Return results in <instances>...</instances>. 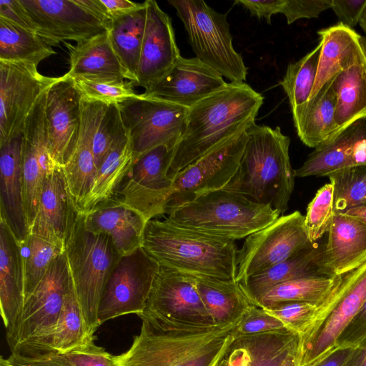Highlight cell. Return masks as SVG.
Wrapping results in <instances>:
<instances>
[{
    "mask_svg": "<svg viewBox=\"0 0 366 366\" xmlns=\"http://www.w3.org/2000/svg\"><path fill=\"white\" fill-rule=\"evenodd\" d=\"M285 330L287 329L280 320L264 309L252 305L237 323L234 335H253Z\"/></svg>",
    "mask_w": 366,
    "mask_h": 366,
    "instance_id": "49",
    "label": "cell"
},
{
    "mask_svg": "<svg viewBox=\"0 0 366 366\" xmlns=\"http://www.w3.org/2000/svg\"><path fill=\"white\" fill-rule=\"evenodd\" d=\"M96 336L87 332L81 309L71 280L56 323L53 348L54 352L64 353L90 342Z\"/></svg>",
    "mask_w": 366,
    "mask_h": 366,
    "instance_id": "40",
    "label": "cell"
},
{
    "mask_svg": "<svg viewBox=\"0 0 366 366\" xmlns=\"http://www.w3.org/2000/svg\"><path fill=\"white\" fill-rule=\"evenodd\" d=\"M318 305L306 302H287L264 309L280 320L290 331L303 336L317 314Z\"/></svg>",
    "mask_w": 366,
    "mask_h": 366,
    "instance_id": "47",
    "label": "cell"
},
{
    "mask_svg": "<svg viewBox=\"0 0 366 366\" xmlns=\"http://www.w3.org/2000/svg\"><path fill=\"white\" fill-rule=\"evenodd\" d=\"M162 330L142 321L119 366H216L234 338L237 323Z\"/></svg>",
    "mask_w": 366,
    "mask_h": 366,
    "instance_id": "4",
    "label": "cell"
},
{
    "mask_svg": "<svg viewBox=\"0 0 366 366\" xmlns=\"http://www.w3.org/2000/svg\"><path fill=\"white\" fill-rule=\"evenodd\" d=\"M338 277L317 275L287 281L272 287L252 303L262 309L287 302L319 305L335 286Z\"/></svg>",
    "mask_w": 366,
    "mask_h": 366,
    "instance_id": "39",
    "label": "cell"
},
{
    "mask_svg": "<svg viewBox=\"0 0 366 366\" xmlns=\"http://www.w3.org/2000/svg\"><path fill=\"white\" fill-rule=\"evenodd\" d=\"M24 302V275L21 245L4 218H0V305L4 327L9 329Z\"/></svg>",
    "mask_w": 366,
    "mask_h": 366,
    "instance_id": "29",
    "label": "cell"
},
{
    "mask_svg": "<svg viewBox=\"0 0 366 366\" xmlns=\"http://www.w3.org/2000/svg\"><path fill=\"white\" fill-rule=\"evenodd\" d=\"M366 261V225L343 212H335L323 247L321 274L343 275Z\"/></svg>",
    "mask_w": 366,
    "mask_h": 366,
    "instance_id": "25",
    "label": "cell"
},
{
    "mask_svg": "<svg viewBox=\"0 0 366 366\" xmlns=\"http://www.w3.org/2000/svg\"><path fill=\"white\" fill-rule=\"evenodd\" d=\"M142 247L162 267L194 276L235 280V242L180 226L169 218L148 221Z\"/></svg>",
    "mask_w": 366,
    "mask_h": 366,
    "instance_id": "3",
    "label": "cell"
},
{
    "mask_svg": "<svg viewBox=\"0 0 366 366\" xmlns=\"http://www.w3.org/2000/svg\"><path fill=\"white\" fill-rule=\"evenodd\" d=\"M138 317L162 330L217 325L197 292L194 276L162 266Z\"/></svg>",
    "mask_w": 366,
    "mask_h": 366,
    "instance_id": "10",
    "label": "cell"
},
{
    "mask_svg": "<svg viewBox=\"0 0 366 366\" xmlns=\"http://www.w3.org/2000/svg\"><path fill=\"white\" fill-rule=\"evenodd\" d=\"M329 179L334 186L335 212L366 204V166L339 172Z\"/></svg>",
    "mask_w": 366,
    "mask_h": 366,
    "instance_id": "43",
    "label": "cell"
},
{
    "mask_svg": "<svg viewBox=\"0 0 366 366\" xmlns=\"http://www.w3.org/2000/svg\"><path fill=\"white\" fill-rule=\"evenodd\" d=\"M21 142L20 135L0 146V217L19 243L29 234L24 207Z\"/></svg>",
    "mask_w": 366,
    "mask_h": 366,
    "instance_id": "28",
    "label": "cell"
},
{
    "mask_svg": "<svg viewBox=\"0 0 366 366\" xmlns=\"http://www.w3.org/2000/svg\"><path fill=\"white\" fill-rule=\"evenodd\" d=\"M134 153L126 130L113 143L97 168L89 192L80 211L86 212L113 197L128 174Z\"/></svg>",
    "mask_w": 366,
    "mask_h": 366,
    "instance_id": "35",
    "label": "cell"
},
{
    "mask_svg": "<svg viewBox=\"0 0 366 366\" xmlns=\"http://www.w3.org/2000/svg\"><path fill=\"white\" fill-rule=\"evenodd\" d=\"M334 199V186L330 182L317 191L308 204L305 224L312 243H316L329 232L335 213Z\"/></svg>",
    "mask_w": 366,
    "mask_h": 366,
    "instance_id": "44",
    "label": "cell"
},
{
    "mask_svg": "<svg viewBox=\"0 0 366 366\" xmlns=\"http://www.w3.org/2000/svg\"><path fill=\"white\" fill-rule=\"evenodd\" d=\"M322 42L300 60L290 63L280 82L286 93L291 110L308 102L315 84Z\"/></svg>",
    "mask_w": 366,
    "mask_h": 366,
    "instance_id": "42",
    "label": "cell"
},
{
    "mask_svg": "<svg viewBox=\"0 0 366 366\" xmlns=\"http://www.w3.org/2000/svg\"><path fill=\"white\" fill-rule=\"evenodd\" d=\"M332 0H285L281 14L286 17L288 24L298 19L317 18L331 8Z\"/></svg>",
    "mask_w": 366,
    "mask_h": 366,
    "instance_id": "50",
    "label": "cell"
},
{
    "mask_svg": "<svg viewBox=\"0 0 366 366\" xmlns=\"http://www.w3.org/2000/svg\"><path fill=\"white\" fill-rule=\"evenodd\" d=\"M69 51L70 78L124 81L122 64L112 46L108 31L71 44L63 42Z\"/></svg>",
    "mask_w": 366,
    "mask_h": 366,
    "instance_id": "30",
    "label": "cell"
},
{
    "mask_svg": "<svg viewBox=\"0 0 366 366\" xmlns=\"http://www.w3.org/2000/svg\"><path fill=\"white\" fill-rule=\"evenodd\" d=\"M147 19L146 1L139 9L112 19L108 34L122 64L125 79L133 84L137 80L142 44Z\"/></svg>",
    "mask_w": 366,
    "mask_h": 366,
    "instance_id": "37",
    "label": "cell"
},
{
    "mask_svg": "<svg viewBox=\"0 0 366 366\" xmlns=\"http://www.w3.org/2000/svg\"><path fill=\"white\" fill-rule=\"evenodd\" d=\"M359 24L366 34V6L362 14Z\"/></svg>",
    "mask_w": 366,
    "mask_h": 366,
    "instance_id": "60",
    "label": "cell"
},
{
    "mask_svg": "<svg viewBox=\"0 0 366 366\" xmlns=\"http://www.w3.org/2000/svg\"><path fill=\"white\" fill-rule=\"evenodd\" d=\"M71 283L64 251L53 261L34 291L25 300L12 326L6 330L11 353L35 355L54 351L56 323Z\"/></svg>",
    "mask_w": 366,
    "mask_h": 366,
    "instance_id": "6",
    "label": "cell"
},
{
    "mask_svg": "<svg viewBox=\"0 0 366 366\" xmlns=\"http://www.w3.org/2000/svg\"><path fill=\"white\" fill-rule=\"evenodd\" d=\"M56 355L69 366H119L117 355L90 342L68 352Z\"/></svg>",
    "mask_w": 366,
    "mask_h": 366,
    "instance_id": "48",
    "label": "cell"
},
{
    "mask_svg": "<svg viewBox=\"0 0 366 366\" xmlns=\"http://www.w3.org/2000/svg\"><path fill=\"white\" fill-rule=\"evenodd\" d=\"M0 17L23 29L36 31V26L20 0H0Z\"/></svg>",
    "mask_w": 366,
    "mask_h": 366,
    "instance_id": "54",
    "label": "cell"
},
{
    "mask_svg": "<svg viewBox=\"0 0 366 366\" xmlns=\"http://www.w3.org/2000/svg\"><path fill=\"white\" fill-rule=\"evenodd\" d=\"M347 366H366V343L353 349Z\"/></svg>",
    "mask_w": 366,
    "mask_h": 366,
    "instance_id": "58",
    "label": "cell"
},
{
    "mask_svg": "<svg viewBox=\"0 0 366 366\" xmlns=\"http://www.w3.org/2000/svg\"><path fill=\"white\" fill-rule=\"evenodd\" d=\"M83 213L86 228L108 235L121 257L142 247L147 221L117 198Z\"/></svg>",
    "mask_w": 366,
    "mask_h": 366,
    "instance_id": "26",
    "label": "cell"
},
{
    "mask_svg": "<svg viewBox=\"0 0 366 366\" xmlns=\"http://www.w3.org/2000/svg\"><path fill=\"white\" fill-rule=\"evenodd\" d=\"M360 41H361V45L362 46V49H363V50L365 51V54L366 55V36H362Z\"/></svg>",
    "mask_w": 366,
    "mask_h": 366,
    "instance_id": "61",
    "label": "cell"
},
{
    "mask_svg": "<svg viewBox=\"0 0 366 366\" xmlns=\"http://www.w3.org/2000/svg\"><path fill=\"white\" fill-rule=\"evenodd\" d=\"M322 252L323 247L314 243L290 258L242 280L239 282V286L252 303L256 297L281 283L302 277L322 275Z\"/></svg>",
    "mask_w": 366,
    "mask_h": 366,
    "instance_id": "33",
    "label": "cell"
},
{
    "mask_svg": "<svg viewBox=\"0 0 366 366\" xmlns=\"http://www.w3.org/2000/svg\"><path fill=\"white\" fill-rule=\"evenodd\" d=\"M125 130L119 104L107 105L93 139V153L97 168L113 143Z\"/></svg>",
    "mask_w": 366,
    "mask_h": 366,
    "instance_id": "46",
    "label": "cell"
},
{
    "mask_svg": "<svg viewBox=\"0 0 366 366\" xmlns=\"http://www.w3.org/2000/svg\"><path fill=\"white\" fill-rule=\"evenodd\" d=\"M263 99L249 84L229 82L189 108L184 131L174 148L169 177L254 123Z\"/></svg>",
    "mask_w": 366,
    "mask_h": 366,
    "instance_id": "1",
    "label": "cell"
},
{
    "mask_svg": "<svg viewBox=\"0 0 366 366\" xmlns=\"http://www.w3.org/2000/svg\"><path fill=\"white\" fill-rule=\"evenodd\" d=\"M353 349L335 347L325 355L306 366H347Z\"/></svg>",
    "mask_w": 366,
    "mask_h": 366,
    "instance_id": "56",
    "label": "cell"
},
{
    "mask_svg": "<svg viewBox=\"0 0 366 366\" xmlns=\"http://www.w3.org/2000/svg\"><path fill=\"white\" fill-rule=\"evenodd\" d=\"M342 212L366 225V204L354 207Z\"/></svg>",
    "mask_w": 366,
    "mask_h": 366,
    "instance_id": "59",
    "label": "cell"
},
{
    "mask_svg": "<svg viewBox=\"0 0 366 366\" xmlns=\"http://www.w3.org/2000/svg\"><path fill=\"white\" fill-rule=\"evenodd\" d=\"M305 215L299 211L280 216L246 237L237 254L236 281L262 272L310 247Z\"/></svg>",
    "mask_w": 366,
    "mask_h": 366,
    "instance_id": "13",
    "label": "cell"
},
{
    "mask_svg": "<svg viewBox=\"0 0 366 366\" xmlns=\"http://www.w3.org/2000/svg\"><path fill=\"white\" fill-rule=\"evenodd\" d=\"M36 32L51 46L107 33L111 19L99 0H20Z\"/></svg>",
    "mask_w": 366,
    "mask_h": 366,
    "instance_id": "11",
    "label": "cell"
},
{
    "mask_svg": "<svg viewBox=\"0 0 366 366\" xmlns=\"http://www.w3.org/2000/svg\"><path fill=\"white\" fill-rule=\"evenodd\" d=\"M366 343V300L339 336L336 347L355 348Z\"/></svg>",
    "mask_w": 366,
    "mask_h": 366,
    "instance_id": "51",
    "label": "cell"
},
{
    "mask_svg": "<svg viewBox=\"0 0 366 366\" xmlns=\"http://www.w3.org/2000/svg\"><path fill=\"white\" fill-rule=\"evenodd\" d=\"M366 0H332L331 8L345 26L352 29L359 24Z\"/></svg>",
    "mask_w": 366,
    "mask_h": 366,
    "instance_id": "53",
    "label": "cell"
},
{
    "mask_svg": "<svg viewBox=\"0 0 366 366\" xmlns=\"http://www.w3.org/2000/svg\"><path fill=\"white\" fill-rule=\"evenodd\" d=\"M45 113L49 155L54 166L63 167L76 147L81 114V97L66 74L48 89Z\"/></svg>",
    "mask_w": 366,
    "mask_h": 366,
    "instance_id": "19",
    "label": "cell"
},
{
    "mask_svg": "<svg viewBox=\"0 0 366 366\" xmlns=\"http://www.w3.org/2000/svg\"><path fill=\"white\" fill-rule=\"evenodd\" d=\"M159 264L142 247L120 257L106 282L98 309L100 327L105 322L145 309Z\"/></svg>",
    "mask_w": 366,
    "mask_h": 366,
    "instance_id": "14",
    "label": "cell"
},
{
    "mask_svg": "<svg viewBox=\"0 0 366 366\" xmlns=\"http://www.w3.org/2000/svg\"><path fill=\"white\" fill-rule=\"evenodd\" d=\"M299 345L300 336L288 330L234 335L216 366H277Z\"/></svg>",
    "mask_w": 366,
    "mask_h": 366,
    "instance_id": "27",
    "label": "cell"
},
{
    "mask_svg": "<svg viewBox=\"0 0 366 366\" xmlns=\"http://www.w3.org/2000/svg\"><path fill=\"white\" fill-rule=\"evenodd\" d=\"M194 278L197 292L217 325L238 322L253 305L235 280L199 275Z\"/></svg>",
    "mask_w": 366,
    "mask_h": 366,
    "instance_id": "36",
    "label": "cell"
},
{
    "mask_svg": "<svg viewBox=\"0 0 366 366\" xmlns=\"http://www.w3.org/2000/svg\"><path fill=\"white\" fill-rule=\"evenodd\" d=\"M247 141L238 169L224 188L257 203L269 205L283 215L295 187L290 162V139L280 127L253 123L247 129Z\"/></svg>",
    "mask_w": 366,
    "mask_h": 366,
    "instance_id": "2",
    "label": "cell"
},
{
    "mask_svg": "<svg viewBox=\"0 0 366 366\" xmlns=\"http://www.w3.org/2000/svg\"><path fill=\"white\" fill-rule=\"evenodd\" d=\"M55 54L52 46L37 32L0 17V61H21L37 66Z\"/></svg>",
    "mask_w": 366,
    "mask_h": 366,
    "instance_id": "38",
    "label": "cell"
},
{
    "mask_svg": "<svg viewBox=\"0 0 366 366\" xmlns=\"http://www.w3.org/2000/svg\"><path fill=\"white\" fill-rule=\"evenodd\" d=\"M45 91L26 118L22 132L21 167L24 207L29 229L35 219L46 179L53 165L48 152Z\"/></svg>",
    "mask_w": 366,
    "mask_h": 366,
    "instance_id": "18",
    "label": "cell"
},
{
    "mask_svg": "<svg viewBox=\"0 0 366 366\" xmlns=\"http://www.w3.org/2000/svg\"><path fill=\"white\" fill-rule=\"evenodd\" d=\"M227 84L220 74L197 58L181 56L142 94L190 108Z\"/></svg>",
    "mask_w": 366,
    "mask_h": 366,
    "instance_id": "20",
    "label": "cell"
},
{
    "mask_svg": "<svg viewBox=\"0 0 366 366\" xmlns=\"http://www.w3.org/2000/svg\"><path fill=\"white\" fill-rule=\"evenodd\" d=\"M106 15L111 19L134 11L144 4L129 0H99Z\"/></svg>",
    "mask_w": 366,
    "mask_h": 366,
    "instance_id": "57",
    "label": "cell"
},
{
    "mask_svg": "<svg viewBox=\"0 0 366 366\" xmlns=\"http://www.w3.org/2000/svg\"><path fill=\"white\" fill-rule=\"evenodd\" d=\"M79 209L72 199L62 167L48 174L29 234L65 248L67 236Z\"/></svg>",
    "mask_w": 366,
    "mask_h": 366,
    "instance_id": "23",
    "label": "cell"
},
{
    "mask_svg": "<svg viewBox=\"0 0 366 366\" xmlns=\"http://www.w3.org/2000/svg\"><path fill=\"white\" fill-rule=\"evenodd\" d=\"M107 104L81 99L79 135L76 147L62 167L69 192L81 210L97 173L93 139Z\"/></svg>",
    "mask_w": 366,
    "mask_h": 366,
    "instance_id": "24",
    "label": "cell"
},
{
    "mask_svg": "<svg viewBox=\"0 0 366 366\" xmlns=\"http://www.w3.org/2000/svg\"><path fill=\"white\" fill-rule=\"evenodd\" d=\"M187 33L199 61L230 82H244L247 74L242 56L234 49L226 14L202 0H169Z\"/></svg>",
    "mask_w": 366,
    "mask_h": 366,
    "instance_id": "8",
    "label": "cell"
},
{
    "mask_svg": "<svg viewBox=\"0 0 366 366\" xmlns=\"http://www.w3.org/2000/svg\"><path fill=\"white\" fill-rule=\"evenodd\" d=\"M174 148L162 144L144 153L134 160L127 181L115 192L117 199L147 222L165 213L173 184L168 173Z\"/></svg>",
    "mask_w": 366,
    "mask_h": 366,
    "instance_id": "16",
    "label": "cell"
},
{
    "mask_svg": "<svg viewBox=\"0 0 366 366\" xmlns=\"http://www.w3.org/2000/svg\"><path fill=\"white\" fill-rule=\"evenodd\" d=\"M20 245L25 301L41 281L53 261L65 251V248L33 234H29Z\"/></svg>",
    "mask_w": 366,
    "mask_h": 366,
    "instance_id": "41",
    "label": "cell"
},
{
    "mask_svg": "<svg viewBox=\"0 0 366 366\" xmlns=\"http://www.w3.org/2000/svg\"><path fill=\"white\" fill-rule=\"evenodd\" d=\"M333 86L336 95L335 122L340 134L356 121L366 118V55L362 45L334 77Z\"/></svg>",
    "mask_w": 366,
    "mask_h": 366,
    "instance_id": "32",
    "label": "cell"
},
{
    "mask_svg": "<svg viewBox=\"0 0 366 366\" xmlns=\"http://www.w3.org/2000/svg\"><path fill=\"white\" fill-rule=\"evenodd\" d=\"M0 366H69L59 360L56 352H49L35 355H11L0 357Z\"/></svg>",
    "mask_w": 366,
    "mask_h": 366,
    "instance_id": "52",
    "label": "cell"
},
{
    "mask_svg": "<svg viewBox=\"0 0 366 366\" xmlns=\"http://www.w3.org/2000/svg\"><path fill=\"white\" fill-rule=\"evenodd\" d=\"M82 99L101 102L107 105L119 104L135 98L138 94L130 81H109L71 78Z\"/></svg>",
    "mask_w": 366,
    "mask_h": 366,
    "instance_id": "45",
    "label": "cell"
},
{
    "mask_svg": "<svg viewBox=\"0 0 366 366\" xmlns=\"http://www.w3.org/2000/svg\"><path fill=\"white\" fill-rule=\"evenodd\" d=\"M119 106L134 160L162 144L176 147L184 131L186 107L142 94Z\"/></svg>",
    "mask_w": 366,
    "mask_h": 366,
    "instance_id": "15",
    "label": "cell"
},
{
    "mask_svg": "<svg viewBox=\"0 0 366 366\" xmlns=\"http://www.w3.org/2000/svg\"><path fill=\"white\" fill-rule=\"evenodd\" d=\"M247 141L245 129L177 172L172 177L164 214L201 195L224 189L238 169Z\"/></svg>",
    "mask_w": 366,
    "mask_h": 366,
    "instance_id": "12",
    "label": "cell"
},
{
    "mask_svg": "<svg viewBox=\"0 0 366 366\" xmlns=\"http://www.w3.org/2000/svg\"><path fill=\"white\" fill-rule=\"evenodd\" d=\"M167 214L180 226L234 242L266 227L281 216L269 205L224 189L201 195Z\"/></svg>",
    "mask_w": 366,
    "mask_h": 366,
    "instance_id": "5",
    "label": "cell"
},
{
    "mask_svg": "<svg viewBox=\"0 0 366 366\" xmlns=\"http://www.w3.org/2000/svg\"><path fill=\"white\" fill-rule=\"evenodd\" d=\"M147 19L137 80L144 89L162 78L182 56L170 17L156 1L147 0Z\"/></svg>",
    "mask_w": 366,
    "mask_h": 366,
    "instance_id": "21",
    "label": "cell"
},
{
    "mask_svg": "<svg viewBox=\"0 0 366 366\" xmlns=\"http://www.w3.org/2000/svg\"><path fill=\"white\" fill-rule=\"evenodd\" d=\"M65 253L86 330L95 337L97 314L108 277L121 256L111 238L87 229L78 210L65 243Z\"/></svg>",
    "mask_w": 366,
    "mask_h": 366,
    "instance_id": "7",
    "label": "cell"
},
{
    "mask_svg": "<svg viewBox=\"0 0 366 366\" xmlns=\"http://www.w3.org/2000/svg\"><path fill=\"white\" fill-rule=\"evenodd\" d=\"M333 79L303 105L292 111L297 134L306 146L318 148L339 134L335 122L336 95Z\"/></svg>",
    "mask_w": 366,
    "mask_h": 366,
    "instance_id": "31",
    "label": "cell"
},
{
    "mask_svg": "<svg viewBox=\"0 0 366 366\" xmlns=\"http://www.w3.org/2000/svg\"><path fill=\"white\" fill-rule=\"evenodd\" d=\"M285 0H236L235 3L240 4L246 8L252 16L259 19H264L271 24L272 15L280 13Z\"/></svg>",
    "mask_w": 366,
    "mask_h": 366,
    "instance_id": "55",
    "label": "cell"
},
{
    "mask_svg": "<svg viewBox=\"0 0 366 366\" xmlns=\"http://www.w3.org/2000/svg\"><path fill=\"white\" fill-rule=\"evenodd\" d=\"M366 166V118L359 119L328 144L315 149L295 177H330L339 172Z\"/></svg>",
    "mask_w": 366,
    "mask_h": 366,
    "instance_id": "22",
    "label": "cell"
},
{
    "mask_svg": "<svg viewBox=\"0 0 366 366\" xmlns=\"http://www.w3.org/2000/svg\"><path fill=\"white\" fill-rule=\"evenodd\" d=\"M366 300V261L338 277L318 305L308 331L300 337L298 366H306L336 347L337 340Z\"/></svg>",
    "mask_w": 366,
    "mask_h": 366,
    "instance_id": "9",
    "label": "cell"
},
{
    "mask_svg": "<svg viewBox=\"0 0 366 366\" xmlns=\"http://www.w3.org/2000/svg\"><path fill=\"white\" fill-rule=\"evenodd\" d=\"M59 79L40 74L34 64L0 61V146L21 135L37 100Z\"/></svg>",
    "mask_w": 366,
    "mask_h": 366,
    "instance_id": "17",
    "label": "cell"
},
{
    "mask_svg": "<svg viewBox=\"0 0 366 366\" xmlns=\"http://www.w3.org/2000/svg\"><path fill=\"white\" fill-rule=\"evenodd\" d=\"M317 34L322 42V48L317 75L309 100L325 84L336 76L361 48L362 36L340 22L319 30Z\"/></svg>",
    "mask_w": 366,
    "mask_h": 366,
    "instance_id": "34",
    "label": "cell"
}]
</instances>
